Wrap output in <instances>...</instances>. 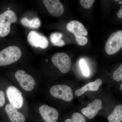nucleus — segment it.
<instances>
[{"instance_id":"obj_1","label":"nucleus","mask_w":122,"mask_h":122,"mask_svg":"<svg viewBox=\"0 0 122 122\" xmlns=\"http://www.w3.org/2000/svg\"><path fill=\"white\" fill-rule=\"evenodd\" d=\"M66 28L74 34L76 41L79 45L85 46L87 44L88 39L85 36L88 35V32L81 22L76 20L71 21L66 25Z\"/></svg>"},{"instance_id":"obj_2","label":"nucleus","mask_w":122,"mask_h":122,"mask_svg":"<svg viewBox=\"0 0 122 122\" xmlns=\"http://www.w3.org/2000/svg\"><path fill=\"white\" fill-rule=\"evenodd\" d=\"M21 52L16 46H9L0 51V66L10 65L19 60Z\"/></svg>"},{"instance_id":"obj_3","label":"nucleus","mask_w":122,"mask_h":122,"mask_svg":"<svg viewBox=\"0 0 122 122\" xmlns=\"http://www.w3.org/2000/svg\"><path fill=\"white\" fill-rule=\"evenodd\" d=\"M17 20L16 15L12 10H7L0 14V37H5L9 34L11 24Z\"/></svg>"},{"instance_id":"obj_4","label":"nucleus","mask_w":122,"mask_h":122,"mask_svg":"<svg viewBox=\"0 0 122 122\" xmlns=\"http://www.w3.org/2000/svg\"><path fill=\"white\" fill-rule=\"evenodd\" d=\"M122 47V30L112 33L106 43L105 50L107 54L112 55L118 52Z\"/></svg>"},{"instance_id":"obj_5","label":"nucleus","mask_w":122,"mask_h":122,"mask_svg":"<svg viewBox=\"0 0 122 122\" xmlns=\"http://www.w3.org/2000/svg\"><path fill=\"white\" fill-rule=\"evenodd\" d=\"M52 61L54 65L62 73H66L71 69V60L68 55L65 53H56L52 57Z\"/></svg>"},{"instance_id":"obj_6","label":"nucleus","mask_w":122,"mask_h":122,"mask_svg":"<svg viewBox=\"0 0 122 122\" xmlns=\"http://www.w3.org/2000/svg\"><path fill=\"white\" fill-rule=\"evenodd\" d=\"M50 93L53 97L66 102H71L73 98L72 89L66 85H56L53 86L51 88Z\"/></svg>"},{"instance_id":"obj_7","label":"nucleus","mask_w":122,"mask_h":122,"mask_svg":"<svg viewBox=\"0 0 122 122\" xmlns=\"http://www.w3.org/2000/svg\"><path fill=\"white\" fill-rule=\"evenodd\" d=\"M15 77L22 89L26 91H30L36 85L33 78L22 70L17 71L15 73Z\"/></svg>"},{"instance_id":"obj_8","label":"nucleus","mask_w":122,"mask_h":122,"mask_svg":"<svg viewBox=\"0 0 122 122\" xmlns=\"http://www.w3.org/2000/svg\"><path fill=\"white\" fill-rule=\"evenodd\" d=\"M7 97L11 105L16 109L23 106L24 99L22 93L18 89L13 86H9L6 90Z\"/></svg>"},{"instance_id":"obj_9","label":"nucleus","mask_w":122,"mask_h":122,"mask_svg":"<svg viewBox=\"0 0 122 122\" xmlns=\"http://www.w3.org/2000/svg\"><path fill=\"white\" fill-rule=\"evenodd\" d=\"M28 41L30 45L35 48L46 49L49 45L47 38L39 33L33 30L29 33L28 36Z\"/></svg>"},{"instance_id":"obj_10","label":"nucleus","mask_w":122,"mask_h":122,"mask_svg":"<svg viewBox=\"0 0 122 122\" xmlns=\"http://www.w3.org/2000/svg\"><path fill=\"white\" fill-rule=\"evenodd\" d=\"M42 117L46 122H57L58 113L56 109L46 105H42L39 109Z\"/></svg>"},{"instance_id":"obj_11","label":"nucleus","mask_w":122,"mask_h":122,"mask_svg":"<svg viewBox=\"0 0 122 122\" xmlns=\"http://www.w3.org/2000/svg\"><path fill=\"white\" fill-rule=\"evenodd\" d=\"M102 108V102L100 99H96L88 104L87 107L82 109L81 112L87 118L92 119Z\"/></svg>"},{"instance_id":"obj_12","label":"nucleus","mask_w":122,"mask_h":122,"mask_svg":"<svg viewBox=\"0 0 122 122\" xmlns=\"http://www.w3.org/2000/svg\"><path fill=\"white\" fill-rule=\"evenodd\" d=\"M43 2L49 13L53 16H60L64 12V7L59 0H44Z\"/></svg>"},{"instance_id":"obj_13","label":"nucleus","mask_w":122,"mask_h":122,"mask_svg":"<svg viewBox=\"0 0 122 122\" xmlns=\"http://www.w3.org/2000/svg\"><path fill=\"white\" fill-rule=\"evenodd\" d=\"M5 109L11 122H24L25 121V118L23 114L18 111L15 107L11 104L6 105Z\"/></svg>"},{"instance_id":"obj_14","label":"nucleus","mask_w":122,"mask_h":122,"mask_svg":"<svg viewBox=\"0 0 122 122\" xmlns=\"http://www.w3.org/2000/svg\"><path fill=\"white\" fill-rule=\"evenodd\" d=\"M102 83V81L100 79H98L95 81L87 83L83 87L76 90L75 95L76 96H79L83 94L87 91L92 92L97 91Z\"/></svg>"},{"instance_id":"obj_15","label":"nucleus","mask_w":122,"mask_h":122,"mask_svg":"<svg viewBox=\"0 0 122 122\" xmlns=\"http://www.w3.org/2000/svg\"><path fill=\"white\" fill-rule=\"evenodd\" d=\"M109 122H120L122 120V105H119L115 107L112 113L107 118Z\"/></svg>"},{"instance_id":"obj_16","label":"nucleus","mask_w":122,"mask_h":122,"mask_svg":"<svg viewBox=\"0 0 122 122\" xmlns=\"http://www.w3.org/2000/svg\"><path fill=\"white\" fill-rule=\"evenodd\" d=\"M20 22L23 26L35 29L39 28L41 24V21L38 18H35L31 20L26 17L23 18L21 20Z\"/></svg>"},{"instance_id":"obj_17","label":"nucleus","mask_w":122,"mask_h":122,"mask_svg":"<svg viewBox=\"0 0 122 122\" xmlns=\"http://www.w3.org/2000/svg\"><path fill=\"white\" fill-rule=\"evenodd\" d=\"M63 34L59 32H55L50 35V40L54 45L58 46H62L65 45V42L61 39Z\"/></svg>"},{"instance_id":"obj_18","label":"nucleus","mask_w":122,"mask_h":122,"mask_svg":"<svg viewBox=\"0 0 122 122\" xmlns=\"http://www.w3.org/2000/svg\"><path fill=\"white\" fill-rule=\"evenodd\" d=\"M65 122H86V119L83 115L78 113L73 114L71 119H67Z\"/></svg>"},{"instance_id":"obj_19","label":"nucleus","mask_w":122,"mask_h":122,"mask_svg":"<svg viewBox=\"0 0 122 122\" xmlns=\"http://www.w3.org/2000/svg\"><path fill=\"white\" fill-rule=\"evenodd\" d=\"M79 63L83 75L86 76H89L90 74L89 70L85 60L81 59L79 62Z\"/></svg>"},{"instance_id":"obj_20","label":"nucleus","mask_w":122,"mask_h":122,"mask_svg":"<svg viewBox=\"0 0 122 122\" xmlns=\"http://www.w3.org/2000/svg\"><path fill=\"white\" fill-rule=\"evenodd\" d=\"M114 80L116 81H120L122 80V65L117 69L113 74Z\"/></svg>"},{"instance_id":"obj_21","label":"nucleus","mask_w":122,"mask_h":122,"mask_svg":"<svg viewBox=\"0 0 122 122\" xmlns=\"http://www.w3.org/2000/svg\"><path fill=\"white\" fill-rule=\"evenodd\" d=\"M95 1L94 0H81L80 2L83 8L88 9L92 6Z\"/></svg>"},{"instance_id":"obj_22","label":"nucleus","mask_w":122,"mask_h":122,"mask_svg":"<svg viewBox=\"0 0 122 122\" xmlns=\"http://www.w3.org/2000/svg\"><path fill=\"white\" fill-rule=\"evenodd\" d=\"M5 102V95L4 92L0 91V107L4 106Z\"/></svg>"},{"instance_id":"obj_23","label":"nucleus","mask_w":122,"mask_h":122,"mask_svg":"<svg viewBox=\"0 0 122 122\" xmlns=\"http://www.w3.org/2000/svg\"><path fill=\"white\" fill-rule=\"evenodd\" d=\"M117 16L119 18H122V9H121L119 10V11L118 12L117 14Z\"/></svg>"},{"instance_id":"obj_24","label":"nucleus","mask_w":122,"mask_h":122,"mask_svg":"<svg viewBox=\"0 0 122 122\" xmlns=\"http://www.w3.org/2000/svg\"><path fill=\"white\" fill-rule=\"evenodd\" d=\"M119 4H122V1L121 0L119 2Z\"/></svg>"},{"instance_id":"obj_25","label":"nucleus","mask_w":122,"mask_h":122,"mask_svg":"<svg viewBox=\"0 0 122 122\" xmlns=\"http://www.w3.org/2000/svg\"><path fill=\"white\" fill-rule=\"evenodd\" d=\"M120 89H121V90H122V83L121 84V86H120Z\"/></svg>"},{"instance_id":"obj_26","label":"nucleus","mask_w":122,"mask_h":122,"mask_svg":"<svg viewBox=\"0 0 122 122\" xmlns=\"http://www.w3.org/2000/svg\"><path fill=\"white\" fill-rule=\"evenodd\" d=\"M115 1H119V0H115Z\"/></svg>"},{"instance_id":"obj_27","label":"nucleus","mask_w":122,"mask_h":122,"mask_svg":"<svg viewBox=\"0 0 122 122\" xmlns=\"http://www.w3.org/2000/svg\"><path fill=\"white\" fill-rule=\"evenodd\" d=\"M121 8H122V6H121Z\"/></svg>"}]
</instances>
